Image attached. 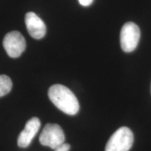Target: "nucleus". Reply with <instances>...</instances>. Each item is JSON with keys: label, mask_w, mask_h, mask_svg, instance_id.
<instances>
[{"label": "nucleus", "mask_w": 151, "mask_h": 151, "mask_svg": "<svg viewBox=\"0 0 151 151\" xmlns=\"http://www.w3.org/2000/svg\"><path fill=\"white\" fill-rule=\"evenodd\" d=\"M48 97L58 109L69 116L77 114L80 109L78 99L69 88L60 84L53 85L48 90Z\"/></svg>", "instance_id": "nucleus-1"}, {"label": "nucleus", "mask_w": 151, "mask_h": 151, "mask_svg": "<svg viewBox=\"0 0 151 151\" xmlns=\"http://www.w3.org/2000/svg\"><path fill=\"white\" fill-rule=\"evenodd\" d=\"M134 143V134L131 129L122 127L111 135L106 145L105 151H129Z\"/></svg>", "instance_id": "nucleus-2"}, {"label": "nucleus", "mask_w": 151, "mask_h": 151, "mask_svg": "<svg viewBox=\"0 0 151 151\" xmlns=\"http://www.w3.org/2000/svg\"><path fill=\"white\" fill-rule=\"evenodd\" d=\"M65 133L61 127L57 124H46L39 136L41 144L53 150L65 143Z\"/></svg>", "instance_id": "nucleus-3"}, {"label": "nucleus", "mask_w": 151, "mask_h": 151, "mask_svg": "<svg viewBox=\"0 0 151 151\" xmlns=\"http://www.w3.org/2000/svg\"><path fill=\"white\" fill-rule=\"evenodd\" d=\"M141 33L137 24L132 22H126L120 32V46L124 52L134 51L137 47Z\"/></svg>", "instance_id": "nucleus-4"}, {"label": "nucleus", "mask_w": 151, "mask_h": 151, "mask_svg": "<svg viewBox=\"0 0 151 151\" xmlns=\"http://www.w3.org/2000/svg\"><path fill=\"white\" fill-rule=\"evenodd\" d=\"M6 52L11 58H16L21 55L26 48V41L19 32L13 31L7 34L3 41Z\"/></svg>", "instance_id": "nucleus-5"}, {"label": "nucleus", "mask_w": 151, "mask_h": 151, "mask_svg": "<svg viewBox=\"0 0 151 151\" xmlns=\"http://www.w3.org/2000/svg\"><path fill=\"white\" fill-rule=\"evenodd\" d=\"M41 127V122L37 117L28 120L24 129L20 132L18 138V145L20 148H27L29 146Z\"/></svg>", "instance_id": "nucleus-6"}, {"label": "nucleus", "mask_w": 151, "mask_h": 151, "mask_svg": "<svg viewBox=\"0 0 151 151\" xmlns=\"http://www.w3.org/2000/svg\"><path fill=\"white\" fill-rule=\"evenodd\" d=\"M24 20L28 32L34 39H41L46 35V24L35 13L28 12L26 14Z\"/></svg>", "instance_id": "nucleus-7"}, {"label": "nucleus", "mask_w": 151, "mask_h": 151, "mask_svg": "<svg viewBox=\"0 0 151 151\" xmlns=\"http://www.w3.org/2000/svg\"><path fill=\"white\" fill-rule=\"evenodd\" d=\"M12 88V81L8 76L0 75V97L6 95Z\"/></svg>", "instance_id": "nucleus-8"}, {"label": "nucleus", "mask_w": 151, "mask_h": 151, "mask_svg": "<svg viewBox=\"0 0 151 151\" xmlns=\"http://www.w3.org/2000/svg\"><path fill=\"white\" fill-rule=\"evenodd\" d=\"M70 149V145L68 143H63L62 146L55 149V151H69Z\"/></svg>", "instance_id": "nucleus-9"}, {"label": "nucleus", "mask_w": 151, "mask_h": 151, "mask_svg": "<svg viewBox=\"0 0 151 151\" xmlns=\"http://www.w3.org/2000/svg\"><path fill=\"white\" fill-rule=\"evenodd\" d=\"M93 1L94 0H78L80 4L83 6H88L91 5Z\"/></svg>", "instance_id": "nucleus-10"}]
</instances>
